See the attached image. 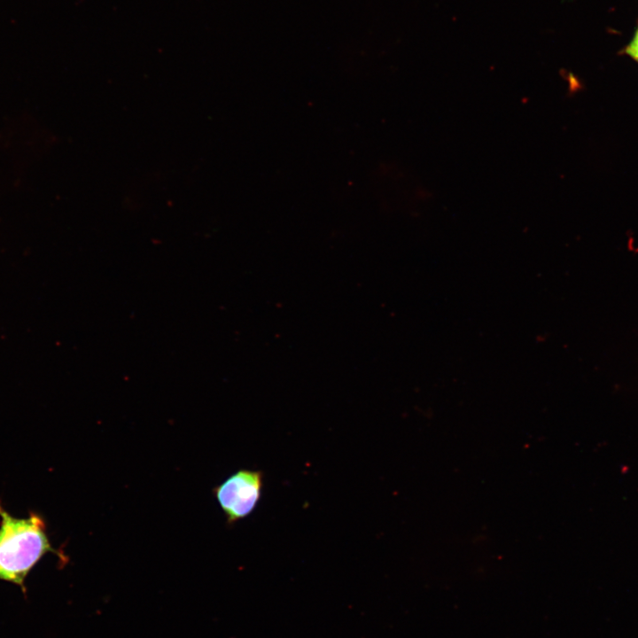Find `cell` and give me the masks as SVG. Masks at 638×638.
<instances>
[{"instance_id": "obj_1", "label": "cell", "mask_w": 638, "mask_h": 638, "mask_svg": "<svg viewBox=\"0 0 638 638\" xmlns=\"http://www.w3.org/2000/svg\"><path fill=\"white\" fill-rule=\"evenodd\" d=\"M0 580L13 583L26 594L25 580L30 571L53 549L44 519L37 513L19 518L0 504Z\"/></svg>"}, {"instance_id": "obj_2", "label": "cell", "mask_w": 638, "mask_h": 638, "mask_svg": "<svg viewBox=\"0 0 638 638\" xmlns=\"http://www.w3.org/2000/svg\"><path fill=\"white\" fill-rule=\"evenodd\" d=\"M263 488V473L239 470L214 488L229 525L248 517L257 507Z\"/></svg>"}, {"instance_id": "obj_3", "label": "cell", "mask_w": 638, "mask_h": 638, "mask_svg": "<svg viewBox=\"0 0 638 638\" xmlns=\"http://www.w3.org/2000/svg\"><path fill=\"white\" fill-rule=\"evenodd\" d=\"M625 52L638 62V28Z\"/></svg>"}]
</instances>
